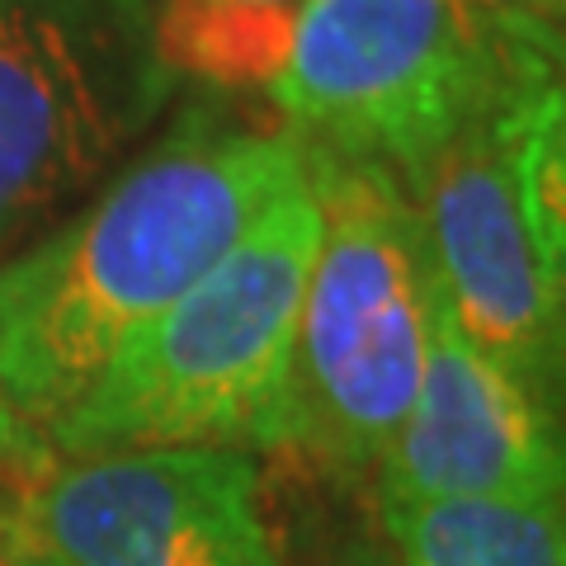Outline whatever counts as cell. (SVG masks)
I'll list each match as a JSON object with an SVG mask.
<instances>
[{
  "label": "cell",
  "mask_w": 566,
  "mask_h": 566,
  "mask_svg": "<svg viewBox=\"0 0 566 566\" xmlns=\"http://www.w3.org/2000/svg\"><path fill=\"white\" fill-rule=\"evenodd\" d=\"M562 76H510L411 185L434 274L463 335L543 406L562 368L566 237L528 203L520 137Z\"/></svg>",
  "instance_id": "cell-6"
},
{
  "label": "cell",
  "mask_w": 566,
  "mask_h": 566,
  "mask_svg": "<svg viewBox=\"0 0 566 566\" xmlns=\"http://www.w3.org/2000/svg\"><path fill=\"white\" fill-rule=\"evenodd\" d=\"M307 0H161L156 57L170 76L255 91L279 76Z\"/></svg>",
  "instance_id": "cell-10"
},
{
  "label": "cell",
  "mask_w": 566,
  "mask_h": 566,
  "mask_svg": "<svg viewBox=\"0 0 566 566\" xmlns=\"http://www.w3.org/2000/svg\"><path fill=\"white\" fill-rule=\"evenodd\" d=\"M322 566H401V557L392 553V543L382 534H354L335 553H326Z\"/></svg>",
  "instance_id": "cell-12"
},
{
  "label": "cell",
  "mask_w": 566,
  "mask_h": 566,
  "mask_svg": "<svg viewBox=\"0 0 566 566\" xmlns=\"http://www.w3.org/2000/svg\"><path fill=\"white\" fill-rule=\"evenodd\" d=\"M29 547L62 566H283L245 449L81 453L33 501Z\"/></svg>",
  "instance_id": "cell-7"
},
{
  "label": "cell",
  "mask_w": 566,
  "mask_h": 566,
  "mask_svg": "<svg viewBox=\"0 0 566 566\" xmlns=\"http://www.w3.org/2000/svg\"><path fill=\"white\" fill-rule=\"evenodd\" d=\"M322 237L312 185H293L203 279L142 322L52 439L114 449H274L297 312Z\"/></svg>",
  "instance_id": "cell-2"
},
{
  "label": "cell",
  "mask_w": 566,
  "mask_h": 566,
  "mask_svg": "<svg viewBox=\"0 0 566 566\" xmlns=\"http://www.w3.org/2000/svg\"><path fill=\"white\" fill-rule=\"evenodd\" d=\"M322 218L297 312L279 444L316 468H378L424 368L434 255L424 218L392 170L303 147Z\"/></svg>",
  "instance_id": "cell-3"
},
{
  "label": "cell",
  "mask_w": 566,
  "mask_h": 566,
  "mask_svg": "<svg viewBox=\"0 0 566 566\" xmlns=\"http://www.w3.org/2000/svg\"><path fill=\"white\" fill-rule=\"evenodd\" d=\"M374 472L378 501H562V444L553 416L468 340L439 274L416 401Z\"/></svg>",
  "instance_id": "cell-8"
},
{
  "label": "cell",
  "mask_w": 566,
  "mask_h": 566,
  "mask_svg": "<svg viewBox=\"0 0 566 566\" xmlns=\"http://www.w3.org/2000/svg\"><path fill=\"white\" fill-rule=\"evenodd\" d=\"M170 81L151 0H0V245L91 189Z\"/></svg>",
  "instance_id": "cell-5"
},
{
  "label": "cell",
  "mask_w": 566,
  "mask_h": 566,
  "mask_svg": "<svg viewBox=\"0 0 566 566\" xmlns=\"http://www.w3.org/2000/svg\"><path fill=\"white\" fill-rule=\"evenodd\" d=\"M20 566H62V562H52L48 553H39V547H29V543H24V553H20Z\"/></svg>",
  "instance_id": "cell-13"
},
{
  "label": "cell",
  "mask_w": 566,
  "mask_h": 566,
  "mask_svg": "<svg viewBox=\"0 0 566 566\" xmlns=\"http://www.w3.org/2000/svg\"><path fill=\"white\" fill-rule=\"evenodd\" d=\"M472 24L501 39L562 43V0H458Z\"/></svg>",
  "instance_id": "cell-11"
},
{
  "label": "cell",
  "mask_w": 566,
  "mask_h": 566,
  "mask_svg": "<svg viewBox=\"0 0 566 566\" xmlns=\"http://www.w3.org/2000/svg\"><path fill=\"white\" fill-rule=\"evenodd\" d=\"M510 71L458 0H307L270 99L303 147L411 189Z\"/></svg>",
  "instance_id": "cell-4"
},
{
  "label": "cell",
  "mask_w": 566,
  "mask_h": 566,
  "mask_svg": "<svg viewBox=\"0 0 566 566\" xmlns=\"http://www.w3.org/2000/svg\"><path fill=\"white\" fill-rule=\"evenodd\" d=\"M307 180L303 142L189 114L81 218L0 270V392L62 420L128 335L203 279L279 193Z\"/></svg>",
  "instance_id": "cell-1"
},
{
  "label": "cell",
  "mask_w": 566,
  "mask_h": 566,
  "mask_svg": "<svg viewBox=\"0 0 566 566\" xmlns=\"http://www.w3.org/2000/svg\"><path fill=\"white\" fill-rule=\"evenodd\" d=\"M401 566H566L562 501H378Z\"/></svg>",
  "instance_id": "cell-9"
}]
</instances>
